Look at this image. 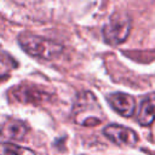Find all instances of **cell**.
I'll return each instance as SVG.
<instances>
[{"label":"cell","instance_id":"1","mask_svg":"<svg viewBox=\"0 0 155 155\" xmlns=\"http://www.w3.org/2000/svg\"><path fill=\"white\" fill-rule=\"evenodd\" d=\"M18 44L28 54L46 61L54 59L63 52V46L59 42L29 33L19 34Z\"/></svg>","mask_w":155,"mask_h":155},{"label":"cell","instance_id":"2","mask_svg":"<svg viewBox=\"0 0 155 155\" xmlns=\"http://www.w3.org/2000/svg\"><path fill=\"white\" fill-rule=\"evenodd\" d=\"M130 31H131V18L124 11L115 12L102 29L104 41L113 46L122 44L130 35Z\"/></svg>","mask_w":155,"mask_h":155},{"label":"cell","instance_id":"3","mask_svg":"<svg viewBox=\"0 0 155 155\" xmlns=\"http://www.w3.org/2000/svg\"><path fill=\"white\" fill-rule=\"evenodd\" d=\"M8 96L13 98V101L25 104H41L51 98V93H48L45 88L30 84L13 86V88L10 90Z\"/></svg>","mask_w":155,"mask_h":155},{"label":"cell","instance_id":"4","mask_svg":"<svg viewBox=\"0 0 155 155\" xmlns=\"http://www.w3.org/2000/svg\"><path fill=\"white\" fill-rule=\"evenodd\" d=\"M87 111H90V114L93 115L94 117L101 119L102 110L99 108V104L94 94H92L91 92H82L78 96L73 108V116L75 122L82 126H87V121H88Z\"/></svg>","mask_w":155,"mask_h":155},{"label":"cell","instance_id":"5","mask_svg":"<svg viewBox=\"0 0 155 155\" xmlns=\"http://www.w3.org/2000/svg\"><path fill=\"white\" fill-rule=\"evenodd\" d=\"M103 133L109 140L117 145L133 147L138 142V136L132 128L117 124L108 125L107 127H104Z\"/></svg>","mask_w":155,"mask_h":155},{"label":"cell","instance_id":"6","mask_svg":"<svg viewBox=\"0 0 155 155\" xmlns=\"http://www.w3.org/2000/svg\"><path fill=\"white\" fill-rule=\"evenodd\" d=\"M108 103L121 116L130 117L136 109V101L132 96L122 92H114L108 96Z\"/></svg>","mask_w":155,"mask_h":155},{"label":"cell","instance_id":"7","mask_svg":"<svg viewBox=\"0 0 155 155\" xmlns=\"http://www.w3.org/2000/svg\"><path fill=\"white\" fill-rule=\"evenodd\" d=\"M28 131L29 127L21 120H8L0 126V136L15 140H22Z\"/></svg>","mask_w":155,"mask_h":155},{"label":"cell","instance_id":"8","mask_svg":"<svg viewBox=\"0 0 155 155\" xmlns=\"http://www.w3.org/2000/svg\"><path fill=\"white\" fill-rule=\"evenodd\" d=\"M137 120L142 126H150L155 120V93L147 96L138 110Z\"/></svg>","mask_w":155,"mask_h":155},{"label":"cell","instance_id":"9","mask_svg":"<svg viewBox=\"0 0 155 155\" xmlns=\"http://www.w3.org/2000/svg\"><path fill=\"white\" fill-rule=\"evenodd\" d=\"M0 155H36L31 149L13 143H0Z\"/></svg>","mask_w":155,"mask_h":155}]
</instances>
